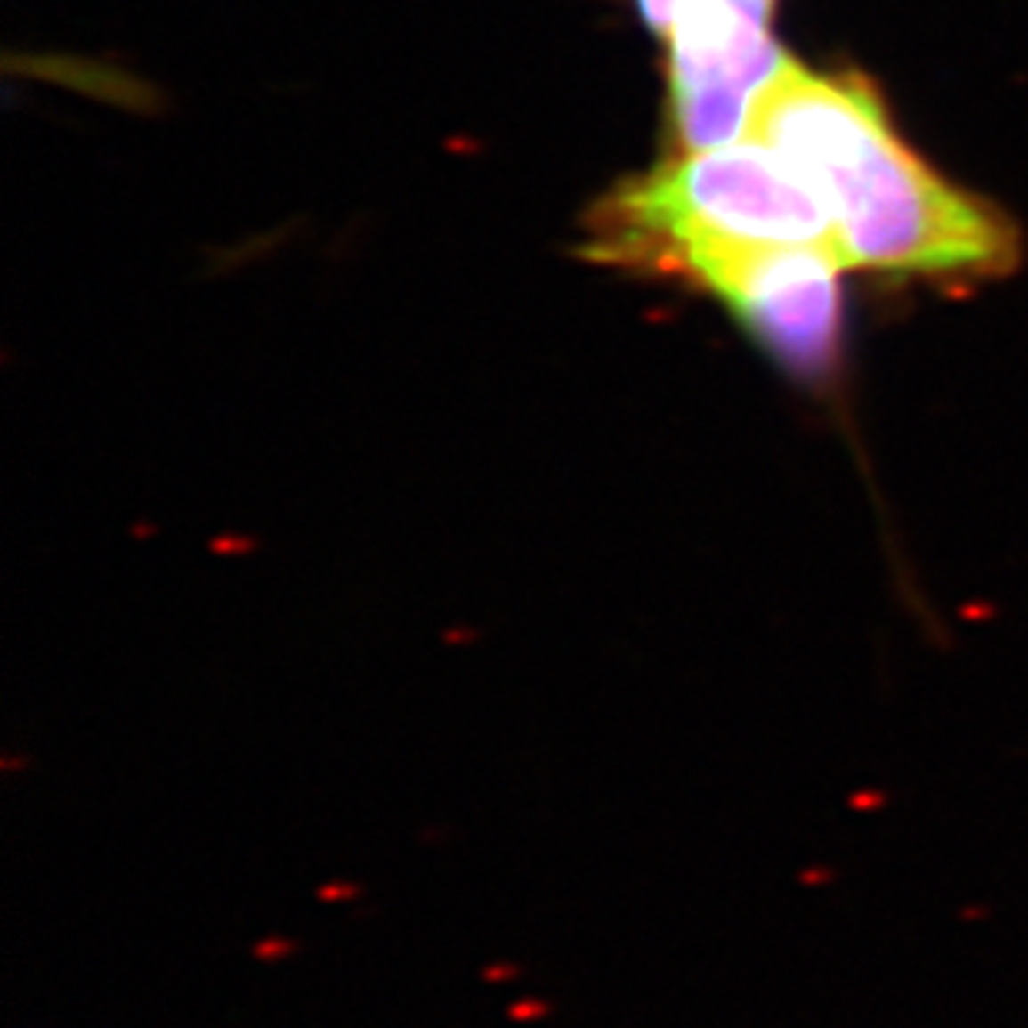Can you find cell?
Here are the masks:
<instances>
[{"label": "cell", "instance_id": "obj_1", "mask_svg": "<svg viewBox=\"0 0 1028 1028\" xmlns=\"http://www.w3.org/2000/svg\"><path fill=\"white\" fill-rule=\"evenodd\" d=\"M749 130L813 183L842 267L926 277H1002L1016 267V227L932 174L862 77L813 74L789 57L756 101Z\"/></svg>", "mask_w": 1028, "mask_h": 1028}, {"label": "cell", "instance_id": "obj_2", "mask_svg": "<svg viewBox=\"0 0 1028 1028\" xmlns=\"http://www.w3.org/2000/svg\"><path fill=\"white\" fill-rule=\"evenodd\" d=\"M762 243L832 250L829 214L813 183L773 147L733 143L619 187L599 206L593 254L683 270L699 250Z\"/></svg>", "mask_w": 1028, "mask_h": 1028}, {"label": "cell", "instance_id": "obj_3", "mask_svg": "<svg viewBox=\"0 0 1028 1028\" xmlns=\"http://www.w3.org/2000/svg\"><path fill=\"white\" fill-rule=\"evenodd\" d=\"M838 256L825 247H709L679 273L699 279L765 346L779 367L809 386L838 369Z\"/></svg>", "mask_w": 1028, "mask_h": 1028}, {"label": "cell", "instance_id": "obj_4", "mask_svg": "<svg viewBox=\"0 0 1028 1028\" xmlns=\"http://www.w3.org/2000/svg\"><path fill=\"white\" fill-rule=\"evenodd\" d=\"M773 0H683L669 44L676 134L685 150L733 147L789 57L769 34Z\"/></svg>", "mask_w": 1028, "mask_h": 1028}, {"label": "cell", "instance_id": "obj_5", "mask_svg": "<svg viewBox=\"0 0 1028 1028\" xmlns=\"http://www.w3.org/2000/svg\"><path fill=\"white\" fill-rule=\"evenodd\" d=\"M635 7H639V13H643V20H646V27L652 34L673 37L679 11H683V0H635Z\"/></svg>", "mask_w": 1028, "mask_h": 1028}]
</instances>
